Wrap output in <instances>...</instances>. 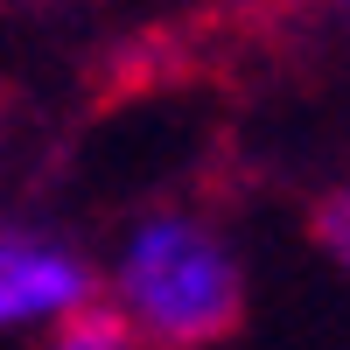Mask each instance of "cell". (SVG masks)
Masks as SVG:
<instances>
[{"label": "cell", "instance_id": "obj_1", "mask_svg": "<svg viewBox=\"0 0 350 350\" xmlns=\"http://www.w3.org/2000/svg\"><path fill=\"white\" fill-rule=\"evenodd\" d=\"M120 308L148 350H224L252 323L239 252L203 211H154L120 252Z\"/></svg>", "mask_w": 350, "mask_h": 350}, {"label": "cell", "instance_id": "obj_2", "mask_svg": "<svg viewBox=\"0 0 350 350\" xmlns=\"http://www.w3.org/2000/svg\"><path fill=\"white\" fill-rule=\"evenodd\" d=\"M92 287H98V273L70 245H56V239H42L28 224H0V329L56 315V308L84 301Z\"/></svg>", "mask_w": 350, "mask_h": 350}, {"label": "cell", "instance_id": "obj_3", "mask_svg": "<svg viewBox=\"0 0 350 350\" xmlns=\"http://www.w3.org/2000/svg\"><path fill=\"white\" fill-rule=\"evenodd\" d=\"M36 350H148L133 329V315L120 308V295H105V287H92L84 301L56 308L49 329L36 336Z\"/></svg>", "mask_w": 350, "mask_h": 350}, {"label": "cell", "instance_id": "obj_4", "mask_svg": "<svg viewBox=\"0 0 350 350\" xmlns=\"http://www.w3.org/2000/svg\"><path fill=\"white\" fill-rule=\"evenodd\" d=\"M301 239L323 252L336 273H350V175L323 183V189L301 203Z\"/></svg>", "mask_w": 350, "mask_h": 350}]
</instances>
